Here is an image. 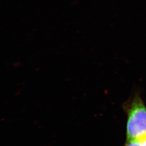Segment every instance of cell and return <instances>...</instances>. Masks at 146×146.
I'll return each instance as SVG.
<instances>
[{"label": "cell", "mask_w": 146, "mask_h": 146, "mask_svg": "<svg viewBox=\"0 0 146 146\" xmlns=\"http://www.w3.org/2000/svg\"><path fill=\"white\" fill-rule=\"evenodd\" d=\"M122 108L127 116L126 140L146 138V105L140 93L137 90L133 92Z\"/></svg>", "instance_id": "6da1fadb"}, {"label": "cell", "mask_w": 146, "mask_h": 146, "mask_svg": "<svg viewBox=\"0 0 146 146\" xmlns=\"http://www.w3.org/2000/svg\"><path fill=\"white\" fill-rule=\"evenodd\" d=\"M123 146H146V138L137 140H125Z\"/></svg>", "instance_id": "7a4b0ae2"}]
</instances>
